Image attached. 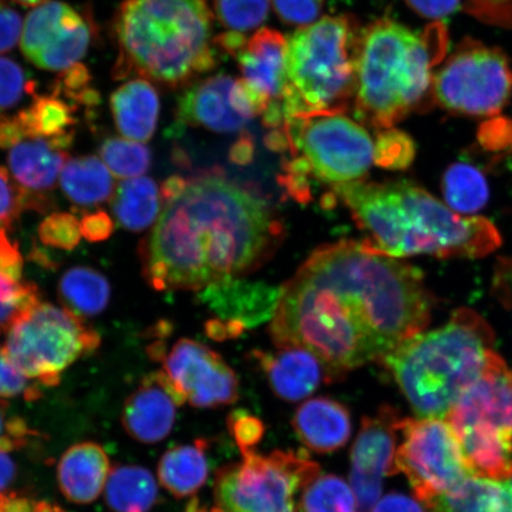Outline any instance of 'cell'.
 <instances>
[{"label":"cell","instance_id":"1","mask_svg":"<svg viewBox=\"0 0 512 512\" xmlns=\"http://www.w3.org/2000/svg\"><path fill=\"white\" fill-rule=\"evenodd\" d=\"M424 275L366 242L339 241L305 261L281 288L271 325L278 348H305L330 381L382 361L430 323Z\"/></svg>","mask_w":512,"mask_h":512},{"label":"cell","instance_id":"2","mask_svg":"<svg viewBox=\"0 0 512 512\" xmlns=\"http://www.w3.org/2000/svg\"><path fill=\"white\" fill-rule=\"evenodd\" d=\"M163 211L143 246V272L157 291L201 292L240 279L270 258L284 227L258 190L219 171L171 176Z\"/></svg>","mask_w":512,"mask_h":512},{"label":"cell","instance_id":"3","mask_svg":"<svg viewBox=\"0 0 512 512\" xmlns=\"http://www.w3.org/2000/svg\"><path fill=\"white\" fill-rule=\"evenodd\" d=\"M336 194L375 251L392 258H483L502 245L494 223L457 214L425 189L408 181L336 185Z\"/></svg>","mask_w":512,"mask_h":512},{"label":"cell","instance_id":"4","mask_svg":"<svg viewBox=\"0 0 512 512\" xmlns=\"http://www.w3.org/2000/svg\"><path fill=\"white\" fill-rule=\"evenodd\" d=\"M213 21L208 0H123L112 22L113 79L188 87L216 67Z\"/></svg>","mask_w":512,"mask_h":512},{"label":"cell","instance_id":"5","mask_svg":"<svg viewBox=\"0 0 512 512\" xmlns=\"http://www.w3.org/2000/svg\"><path fill=\"white\" fill-rule=\"evenodd\" d=\"M441 22L416 31L383 18L361 29L356 49V118L376 131L432 105L434 68L445 55Z\"/></svg>","mask_w":512,"mask_h":512},{"label":"cell","instance_id":"6","mask_svg":"<svg viewBox=\"0 0 512 512\" xmlns=\"http://www.w3.org/2000/svg\"><path fill=\"white\" fill-rule=\"evenodd\" d=\"M494 344L485 319L459 309L445 325L407 339L381 362L419 418L446 419L497 354Z\"/></svg>","mask_w":512,"mask_h":512},{"label":"cell","instance_id":"7","mask_svg":"<svg viewBox=\"0 0 512 512\" xmlns=\"http://www.w3.org/2000/svg\"><path fill=\"white\" fill-rule=\"evenodd\" d=\"M360 31L350 15L326 16L287 38L286 120L350 110L356 92Z\"/></svg>","mask_w":512,"mask_h":512},{"label":"cell","instance_id":"8","mask_svg":"<svg viewBox=\"0 0 512 512\" xmlns=\"http://www.w3.org/2000/svg\"><path fill=\"white\" fill-rule=\"evenodd\" d=\"M472 476H512V369L496 354L446 416Z\"/></svg>","mask_w":512,"mask_h":512},{"label":"cell","instance_id":"9","mask_svg":"<svg viewBox=\"0 0 512 512\" xmlns=\"http://www.w3.org/2000/svg\"><path fill=\"white\" fill-rule=\"evenodd\" d=\"M100 343L98 332L83 318L66 307L41 303L10 326L4 349L28 379L56 387L63 371Z\"/></svg>","mask_w":512,"mask_h":512},{"label":"cell","instance_id":"10","mask_svg":"<svg viewBox=\"0 0 512 512\" xmlns=\"http://www.w3.org/2000/svg\"><path fill=\"white\" fill-rule=\"evenodd\" d=\"M242 456L217 472L210 512H294L298 492L320 473L303 451Z\"/></svg>","mask_w":512,"mask_h":512},{"label":"cell","instance_id":"11","mask_svg":"<svg viewBox=\"0 0 512 512\" xmlns=\"http://www.w3.org/2000/svg\"><path fill=\"white\" fill-rule=\"evenodd\" d=\"M281 130L292 158L334 187L361 181L374 164L375 139L345 113L300 115L287 119Z\"/></svg>","mask_w":512,"mask_h":512},{"label":"cell","instance_id":"12","mask_svg":"<svg viewBox=\"0 0 512 512\" xmlns=\"http://www.w3.org/2000/svg\"><path fill=\"white\" fill-rule=\"evenodd\" d=\"M512 93V68L501 49L466 40L435 70L433 100L444 111L473 118L501 113Z\"/></svg>","mask_w":512,"mask_h":512},{"label":"cell","instance_id":"13","mask_svg":"<svg viewBox=\"0 0 512 512\" xmlns=\"http://www.w3.org/2000/svg\"><path fill=\"white\" fill-rule=\"evenodd\" d=\"M396 473L411 484L427 507L472 476L450 422L441 418H402Z\"/></svg>","mask_w":512,"mask_h":512},{"label":"cell","instance_id":"14","mask_svg":"<svg viewBox=\"0 0 512 512\" xmlns=\"http://www.w3.org/2000/svg\"><path fill=\"white\" fill-rule=\"evenodd\" d=\"M94 37L92 17L55 0L37 6L27 16L21 49L36 67L62 72L79 63L91 48Z\"/></svg>","mask_w":512,"mask_h":512},{"label":"cell","instance_id":"15","mask_svg":"<svg viewBox=\"0 0 512 512\" xmlns=\"http://www.w3.org/2000/svg\"><path fill=\"white\" fill-rule=\"evenodd\" d=\"M163 371L182 405L196 408L232 405L239 399L234 370L213 349L182 338L162 355Z\"/></svg>","mask_w":512,"mask_h":512},{"label":"cell","instance_id":"16","mask_svg":"<svg viewBox=\"0 0 512 512\" xmlns=\"http://www.w3.org/2000/svg\"><path fill=\"white\" fill-rule=\"evenodd\" d=\"M287 37L280 31L261 28L245 37L229 55L239 64L242 78L256 115L271 130L285 124Z\"/></svg>","mask_w":512,"mask_h":512},{"label":"cell","instance_id":"17","mask_svg":"<svg viewBox=\"0 0 512 512\" xmlns=\"http://www.w3.org/2000/svg\"><path fill=\"white\" fill-rule=\"evenodd\" d=\"M401 420L392 407H382L362 420L351 450L350 483L360 512H371L382 494L384 478L396 473Z\"/></svg>","mask_w":512,"mask_h":512},{"label":"cell","instance_id":"18","mask_svg":"<svg viewBox=\"0 0 512 512\" xmlns=\"http://www.w3.org/2000/svg\"><path fill=\"white\" fill-rule=\"evenodd\" d=\"M178 125L203 127L216 133H236L258 117L240 79L217 74L195 81L177 100Z\"/></svg>","mask_w":512,"mask_h":512},{"label":"cell","instance_id":"19","mask_svg":"<svg viewBox=\"0 0 512 512\" xmlns=\"http://www.w3.org/2000/svg\"><path fill=\"white\" fill-rule=\"evenodd\" d=\"M280 290L265 284L245 283L241 279L224 281L200 292V299L226 320H211V338L226 339L255 324L265 322L277 310Z\"/></svg>","mask_w":512,"mask_h":512},{"label":"cell","instance_id":"20","mask_svg":"<svg viewBox=\"0 0 512 512\" xmlns=\"http://www.w3.org/2000/svg\"><path fill=\"white\" fill-rule=\"evenodd\" d=\"M181 405L163 370L147 375L125 402V431L139 443H159L174 428L177 407Z\"/></svg>","mask_w":512,"mask_h":512},{"label":"cell","instance_id":"21","mask_svg":"<svg viewBox=\"0 0 512 512\" xmlns=\"http://www.w3.org/2000/svg\"><path fill=\"white\" fill-rule=\"evenodd\" d=\"M254 357L264 370L274 394L281 400L296 402L309 398L324 380L330 381L324 363L305 348L255 351Z\"/></svg>","mask_w":512,"mask_h":512},{"label":"cell","instance_id":"22","mask_svg":"<svg viewBox=\"0 0 512 512\" xmlns=\"http://www.w3.org/2000/svg\"><path fill=\"white\" fill-rule=\"evenodd\" d=\"M110 473V459L104 448L86 441L64 452L57 466V482L69 502L89 504L104 491Z\"/></svg>","mask_w":512,"mask_h":512},{"label":"cell","instance_id":"23","mask_svg":"<svg viewBox=\"0 0 512 512\" xmlns=\"http://www.w3.org/2000/svg\"><path fill=\"white\" fill-rule=\"evenodd\" d=\"M292 425L300 441L316 453H331L348 444L352 424L349 409L334 399L317 398L297 409Z\"/></svg>","mask_w":512,"mask_h":512},{"label":"cell","instance_id":"24","mask_svg":"<svg viewBox=\"0 0 512 512\" xmlns=\"http://www.w3.org/2000/svg\"><path fill=\"white\" fill-rule=\"evenodd\" d=\"M68 159V150L50 140L29 138L11 147L8 163L19 187L32 195L42 196V192L55 187Z\"/></svg>","mask_w":512,"mask_h":512},{"label":"cell","instance_id":"25","mask_svg":"<svg viewBox=\"0 0 512 512\" xmlns=\"http://www.w3.org/2000/svg\"><path fill=\"white\" fill-rule=\"evenodd\" d=\"M110 106L115 127L125 138L146 143L155 136L160 99L150 81L128 80L112 93Z\"/></svg>","mask_w":512,"mask_h":512},{"label":"cell","instance_id":"26","mask_svg":"<svg viewBox=\"0 0 512 512\" xmlns=\"http://www.w3.org/2000/svg\"><path fill=\"white\" fill-rule=\"evenodd\" d=\"M78 108L53 93L34 95L31 105L16 115L25 139L43 138L68 150L74 143Z\"/></svg>","mask_w":512,"mask_h":512},{"label":"cell","instance_id":"27","mask_svg":"<svg viewBox=\"0 0 512 512\" xmlns=\"http://www.w3.org/2000/svg\"><path fill=\"white\" fill-rule=\"evenodd\" d=\"M427 508L433 512H512V476L502 480L471 476Z\"/></svg>","mask_w":512,"mask_h":512},{"label":"cell","instance_id":"28","mask_svg":"<svg viewBox=\"0 0 512 512\" xmlns=\"http://www.w3.org/2000/svg\"><path fill=\"white\" fill-rule=\"evenodd\" d=\"M208 443L198 439L195 443L170 448L160 459V483L177 498L195 495L207 483L209 462Z\"/></svg>","mask_w":512,"mask_h":512},{"label":"cell","instance_id":"29","mask_svg":"<svg viewBox=\"0 0 512 512\" xmlns=\"http://www.w3.org/2000/svg\"><path fill=\"white\" fill-rule=\"evenodd\" d=\"M63 194L79 207H95L114 195V182L105 163L95 156L69 158L60 176Z\"/></svg>","mask_w":512,"mask_h":512},{"label":"cell","instance_id":"30","mask_svg":"<svg viewBox=\"0 0 512 512\" xmlns=\"http://www.w3.org/2000/svg\"><path fill=\"white\" fill-rule=\"evenodd\" d=\"M163 207L162 192L153 179L138 177L119 184L112 211L120 226L133 233L144 232L158 220Z\"/></svg>","mask_w":512,"mask_h":512},{"label":"cell","instance_id":"31","mask_svg":"<svg viewBox=\"0 0 512 512\" xmlns=\"http://www.w3.org/2000/svg\"><path fill=\"white\" fill-rule=\"evenodd\" d=\"M59 296L64 307L76 316H99L110 304V281L91 267L69 268L60 279Z\"/></svg>","mask_w":512,"mask_h":512},{"label":"cell","instance_id":"32","mask_svg":"<svg viewBox=\"0 0 512 512\" xmlns=\"http://www.w3.org/2000/svg\"><path fill=\"white\" fill-rule=\"evenodd\" d=\"M105 497L113 512H150L157 502L158 486L144 467L118 466L108 477Z\"/></svg>","mask_w":512,"mask_h":512},{"label":"cell","instance_id":"33","mask_svg":"<svg viewBox=\"0 0 512 512\" xmlns=\"http://www.w3.org/2000/svg\"><path fill=\"white\" fill-rule=\"evenodd\" d=\"M443 191L447 206L464 216L476 214L489 201V185L483 172L464 162L454 163L446 170Z\"/></svg>","mask_w":512,"mask_h":512},{"label":"cell","instance_id":"34","mask_svg":"<svg viewBox=\"0 0 512 512\" xmlns=\"http://www.w3.org/2000/svg\"><path fill=\"white\" fill-rule=\"evenodd\" d=\"M299 512H360L357 498L347 482L336 475H319L305 485Z\"/></svg>","mask_w":512,"mask_h":512},{"label":"cell","instance_id":"35","mask_svg":"<svg viewBox=\"0 0 512 512\" xmlns=\"http://www.w3.org/2000/svg\"><path fill=\"white\" fill-rule=\"evenodd\" d=\"M99 153L108 170L118 178H137L151 168L152 153L149 147L132 140L107 138L101 144Z\"/></svg>","mask_w":512,"mask_h":512},{"label":"cell","instance_id":"36","mask_svg":"<svg viewBox=\"0 0 512 512\" xmlns=\"http://www.w3.org/2000/svg\"><path fill=\"white\" fill-rule=\"evenodd\" d=\"M272 0H214V10L222 27L228 31L259 30L270 16Z\"/></svg>","mask_w":512,"mask_h":512},{"label":"cell","instance_id":"37","mask_svg":"<svg viewBox=\"0 0 512 512\" xmlns=\"http://www.w3.org/2000/svg\"><path fill=\"white\" fill-rule=\"evenodd\" d=\"M40 304L41 294L36 284L0 275V330H9L19 317Z\"/></svg>","mask_w":512,"mask_h":512},{"label":"cell","instance_id":"38","mask_svg":"<svg viewBox=\"0 0 512 512\" xmlns=\"http://www.w3.org/2000/svg\"><path fill=\"white\" fill-rule=\"evenodd\" d=\"M51 93L61 96L76 108H91L100 104V94L92 86V74L81 63L62 70L51 86Z\"/></svg>","mask_w":512,"mask_h":512},{"label":"cell","instance_id":"39","mask_svg":"<svg viewBox=\"0 0 512 512\" xmlns=\"http://www.w3.org/2000/svg\"><path fill=\"white\" fill-rule=\"evenodd\" d=\"M415 144L407 133L387 128L377 131L374 163L383 169L406 170L413 163Z\"/></svg>","mask_w":512,"mask_h":512},{"label":"cell","instance_id":"40","mask_svg":"<svg viewBox=\"0 0 512 512\" xmlns=\"http://www.w3.org/2000/svg\"><path fill=\"white\" fill-rule=\"evenodd\" d=\"M36 95V82L15 60L0 57V112L11 110L25 96Z\"/></svg>","mask_w":512,"mask_h":512},{"label":"cell","instance_id":"41","mask_svg":"<svg viewBox=\"0 0 512 512\" xmlns=\"http://www.w3.org/2000/svg\"><path fill=\"white\" fill-rule=\"evenodd\" d=\"M38 238L44 246L73 251L82 239L80 221L62 211L50 214L38 227Z\"/></svg>","mask_w":512,"mask_h":512},{"label":"cell","instance_id":"42","mask_svg":"<svg viewBox=\"0 0 512 512\" xmlns=\"http://www.w3.org/2000/svg\"><path fill=\"white\" fill-rule=\"evenodd\" d=\"M29 380L10 361L4 347L0 348V399H16L22 396L28 401L37 400L41 396V388Z\"/></svg>","mask_w":512,"mask_h":512},{"label":"cell","instance_id":"43","mask_svg":"<svg viewBox=\"0 0 512 512\" xmlns=\"http://www.w3.org/2000/svg\"><path fill=\"white\" fill-rule=\"evenodd\" d=\"M272 5L281 21L305 28L319 21L324 0H272Z\"/></svg>","mask_w":512,"mask_h":512},{"label":"cell","instance_id":"44","mask_svg":"<svg viewBox=\"0 0 512 512\" xmlns=\"http://www.w3.org/2000/svg\"><path fill=\"white\" fill-rule=\"evenodd\" d=\"M228 425L242 454L255 451L254 447L264 437V424L245 411H236L230 414Z\"/></svg>","mask_w":512,"mask_h":512},{"label":"cell","instance_id":"45","mask_svg":"<svg viewBox=\"0 0 512 512\" xmlns=\"http://www.w3.org/2000/svg\"><path fill=\"white\" fill-rule=\"evenodd\" d=\"M23 19L8 0H0V54L9 53L22 37Z\"/></svg>","mask_w":512,"mask_h":512},{"label":"cell","instance_id":"46","mask_svg":"<svg viewBox=\"0 0 512 512\" xmlns=\"http://www.w3.org/2000/svg\"><path fill=\"white\" fill-rule=\"evenodd\" d=\"M31 430L21 418L6 419L4 408L0 405V451L10 452L27 444Z\"/></svg>","mask_w":512,"mask_h":512},{"label":"cell","instance_id":"47","mask_svg":"<svg viewBox=\"0 0 512 512\" xmlns=\"http://www.w3.org/2000/svg\"><path fill=\"white\" fill-rule=\"evenodd\" d=\"M24 260L19 245L8 236V230L0 229V275L14 281H21Z\"/></svg>","mask_w":512,"mask_h":512},{"label":"cell","instance_id":"48","mask_svg":"<svg viewBox=\"0 0 512 512\" xmlns=\"http://www.w3.org/2000/svg\"><path fill=\"white\" fill-rule=\"evenodd\" d=\"M81 224L82 238L89 242H102L111 238L114 233L112 217L104 210H96L83 216Z\"/></svg>","mask_w":512,"mask_h":512},{"label":"cell","instance_id":"49","mask_svg":"<svg viewBox=\"0 0 512 512\" xmlns=\"http://www.w3.org/2000/svg\"><path fill=\"white\" fill-rule=\"evenodd\" d=\"M407 5L421 17L440 22L456 12L462 0H406Z\"/></svg>","mask_w":512,"mask_h":512},{"label":"cell","instance_id":"50","mask_svg":"<svg viewBox=\"0 0 512 512\" xmlns=\"http://www.w3.org/2000/svg\"><path fill=\"white\" fill-rule=\"evenodd\" d=\"M371 512H426L418 499L408 497L399 492L384 496L377 502Z\"/></svg>","mask_w":512,"mask_h":512},{"label":"cell","instance_id":"51","mask_svg":"<svg viewBox=\"0 0 512 512\" xmlns=\"http://www.w3.org/2000/svg\"><path fill=\"white\" fill-rule=\"evenodd\" d=\"M16 477V465L8 452L0 451V494L9 488Z\"/></svg>","mask_w":512,"mask_h":512},{"label":"cell","instance_id":"52","mask_svg":"<svg viewBox=\"0 0 512 512\" xmlns=\"http://www.w3.org/2000/svg\"><path fill=\"white\" fill-rule=\"evenodd\" d=\"M253 151L252 139L246 136L241 138L239 143L233 147L230 157L235 163H247L253 157Z\"/></svg>","mask_w":512,"mask_h":512},{"label":"cell","instance_id":"53","mask_svg":"<svg viewBox=\"0 0 512 512\" xmlns=\"http://www.w3.org/2000/svg\"><path fill=\"white\" fill-rule=\"evenodd\" d=\"M12 2L24 6V8H34V6H40L47 3L48 0H12Z\"/></svg>","mask_w":512,"mask_h":512},{"label":"cell","instance_id":"54","mask_svg":"<svg viewBox=\"0 0 512 512\" xmlns=\"http://www.w3.org/2000/svg\"><path fill=\"white\" fill-rule=\"evenodd\" d=\"M0 512H4V511L0 510Z\"/></svg>","mask_w":512,"mask_h":512}]
</instances>
